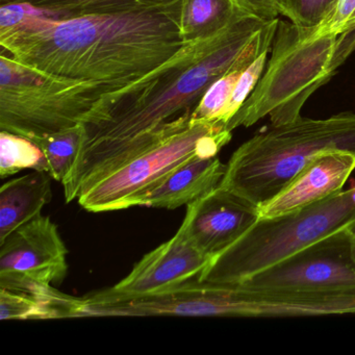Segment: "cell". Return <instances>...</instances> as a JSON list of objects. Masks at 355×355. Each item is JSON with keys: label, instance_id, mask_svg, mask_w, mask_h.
<instances>
[{"label": "cell", "instance_id": "cell-1", "mask_svg": "<svg viewBox=\"0 0 355 355\" xmlns=\"http://www.w3.org/2000/svg\"><path fill=\"white\" fill-rule=\"evenodd\" d=\"M279 19L251 16L214 38L188 43L159 76L83 126L78 159L64 180L66 202L159 141L190 126L191 116L218 78L269 51Z\"/></svg>", "mask_w": 355, "mask_h": 355}, {"label": "cell", "instance_id": "cell-2", "mask_svg": "<svg viewBox=\"0 0 355 355\" xmlns=\"http://www.w3.org/2000/svg\"><path fill=\"white\" fill-rule=\"evenodd\" d=\"M180 0L126 11L38 20L0 36L1 53L53 78L128 88L178 55Z\"/></svg>", "mask_w": 355, "mask_h": 355}, {"label": "cell", "instance_id": "cell-3", "mask_svg": "<svg viewBox=\"0 0 355 355\" xmlns=\"http://www.w3.org/2000/svg\"><path fill=\"white\" fill-rule=\"evenodd\" d=\"M271 60L254 90L228 122L230 132L270 116L273 126L301 117L307 99L328 82L355 51V28L311 38L292 22L278 21Z\"/></svg>", "mask_w": 355, "mask_h": 355}, {"label": "cell", "instance_id": "cell-4", "mask_svg": "<svg viewBox=\"0 0 355 355\" xmlns=\"http://www.w3.org/2000/svg\"><path fill=\"white\" fill-rule=\"evenodd\" d=\"M328 150L355 155V114L272 125L232 153L219 186L259 207Z\"/></svg>", "mask_w": 355, "mask_h": 355}, {"label": "cell", "instance_id": "cell-5", "mask_svg": "<svg viewBox=\"0 0 355 355\" xmlns=\"http://www.w3.org/2000/svg\"><path fill=\"white\" fill-rule=\"evenodd\" d=\"M355 225V184L338 194L274 218H259L234 244L211 257L199 282L238 284L329 234Z\"/></svg>", "mask_w": 355, "mask_h": 355}, {"label": "cell", "instance_id": "cell-6", "mask_svg": "<svg viewBox=\"0 0 355 355\" xmlns=\"http://www.w3.org/2000/svg\"><path fill=\"white\" fill-rule=\"evenodd\" d=\"M117 89L40 73L0 55V130L36 139L90 121Z\"/></svg>", "mask_w": 355, "mask_h": 355}, {"label": "cell", "instance_id": "cell-7", "mask_svg": "<svg viewBox=\"0 0 355 355\" xmlns=\"http://www.w3.org/2000/svg\"><path fill=\"white\" fill-rule=\"evenodd\" d=\"M232 140L219 122L191 121L190 126L159 141L80 193V207L91 213L138 207L139 201L182 164L217 157Z\"/></svg>", "mask_w": 355, "mask_h": 355}, {"label": "cell", "instance_id": "cell-8", "mask_svg": "<svg viewBox=\"0 0 355 355\" xmlns=\"http://www.w3.org/2000/svg\"><path fill=\"white\" fill-rule=\"evenodd\" d=\"M67 254L58 226L41 214L0 243V288L60 300L65 294L51 284L65 279Z\"/></svg>", "mask_w": 355, "mask_h": 355}, {"label": "cell", "instance_id": "cell-9", "mask_svg": "<svg viewBox=\"0 0 355 355\" xmlns=\"http://www.w3.org/2000/svg\"><path fill=\"white\" fill-rule=\"evenodd\" d=\"M238 284L253 288H355V236L352 226L329 234Z\"/></svg>", "mask_w": 355, "mask_h": 355}, {"label": "cell", "instance_id": "cell-10", "mask_svg": "<svg viewBox=\"0 0 355 355\" xmlns=\"http://www.w3.org/2000/svg\"><path fill=\"white\" fill-rule=\"evenodd\" d=\"M211 257L199 252L180 232L145 254L115 286L83 297L91 303L128 300L157 294L198 277Z\"/></svg>", "mask_w": 355, "mask_h": 355}, {"label": "cell", "instance_id": "cell-11", "mask_svg": "<svg viewBox=\"0 0 355 355\" xmlns=\"http://www.w3.org/2000/svg\"><path fill=\"white\" fill-rule=\"evenodd\" d=\"M253 203L218 186L187 205V214L178 232L209 257L234 244L259 219Z\"/></svg>", "mask_w": 355, "mask_h": 355}, {"label": "cell", "instance_id": "cell-12", "mask_svg": "<svg viewBox=\"0 0 355 355\" xmlns=\"http://www.w3.org/2000/svg\"><path fill=\"white\" fill-rule=\"evenodd\" d=\"M355 169V155L328 150L315 157L277 194L257 207L259 217L274 218L294 213L344 190Z\"/></svg>", "mask_w": 355, "mask_h": 355}, {"label": "cell", "instance_id": "cell-13", "mask_svg": "<svg viewBox=\"0 0 355 355\" xmlns=\"http://www.w3.org/2000/svg\"><path fill=\"white\" fill-rule=\"evenodd\" d=\"M226 165L219 157H196L174 170L139 201L138 207L175 209L217 188Z\"/></svg>", "mask_w": 355, "mask_h": 355}, {"label": "cell", "instance_id": "cell-14", "mask_svg": "<svg viewBox=\"0 0 355 355\" xmlns=\"http://www.w3.org/2000/svg\"><path fill=\"white\" fill-rule=\"evenodd\" d=\"M51 174L36 171L14 178L0 188V243L20 226L41 215L53 197Z\"/></svg>", "mask_w": 355, "mask_h": 355}, {"label": "cell", "instance_id": "cell-15", "mask_svg": "<svg viewBox=\"0 0 355 355\" xmlns=\"http://www.w3.org/2000/svg\"><path fill=\"white\" fill-rule=\"evenodd\" d=\"M251 16L257 15L241 0H180V36L184 43L207 40Z\"/></svg>", "mask_w": 355, "mask_h": 355}, {"label": "cell", "instance_id": "cell-16", "mask_svg": "<svg viewBox=\"0 0 355 355\" xmlns=\"http://www.w3.org/2000/svg\"><path fill=\"white\" fill-rule=\"evenodd\" d=\"M78 301L80 298L68 295L60 300H49L0 288V319L24 321L76 318Z\"/></svg>", "mask_w": 355, "mask_h": 355}, {"label": "cell", "instance_id": "cell-17", "mask_svg": "<svg viewBox=\"0 0 355 355\" xmlns=\"http://www.w3.org/2000/svg\"><path fill=\"white\" fill-rule=\"evenodd\" d=\"M44 153L47 173L63 184L78 159L83 143V125L32 139Z\"/></svg>", "mask_w": 355, "mask_h": 355}, {"label": "cell", "instance_id": "cell-18", "mask_svg": "<svg viewBox=\"0 0 355 355\" xmlns=\"http://www.w3.org/2000/svg\"><path fill=\"white\" fill-rule=\"evenodd\" d=\"M24 169L47 172V162L42 149L13 132H0V176L9 178Z\"/></svg>", "mask_w": 355, "mask_h": 355}, {"label": "cell", "instance_id": "cell-19", "mask_svg": "<svg viewBox=\"0 0 355 355\" xmlns=\"http://www.w3.org/2000/svg\"><path fill=\"white\" fill-rule=\"evenodd\" d=\"M28 3L69 16L126 11L147 5L143 0H0V5Z\"/></svg>", "mask_w": 355, "mask_h": 355}, {"label": "cell", "instance_id": "cell-20", "mask_svg": "<svg viewBox=\"0 0 355 355\" xmlns=\"http://www.w3.org/2000/svg\"><path fill=\"white\" fill-rule=\"evenodd\" d=\"M247 67L248 66L236 68L215 80L205 91L202 98L195 107L191 116V121L219 122L224 124V115L232 91L241 74Z\"/></svg>", "mask_w": 355, "mask_h": 355}, {"label": "cell", "instance_id": "cell-21", "mask_svg": "<svg viewBox=\"0 0 355 355\" xmlns=\"http://www.w3.org/2000/svg\"><path fill=\"white\" fill-rule=\"evenodd\" d=\"M338 0H280V15L299 30L315 28L334 11Z\"/></svg>", "mask_w": 355, "mask_h": 355}, {"label": "cell", "instance_id": "cell-22", "mask_svg": "<svg viewBox=\"0 0 355 355\" xmlns=\"http://www.w3.org/2000/svg\"><path fill=\"white\" fill-rule=\"evenodd\" d=\"M73 17L59 12L35 7L28 3H7L0 5V36L13 34L32 26L38 20L65 19Z\"/></svg>", "mask_w": 355, "mask_h": 355}, {"label": "cell", "instance_id": "cell-23", "mask_svg": "<svg viewBox=\"0 0 355 355\" xmlns=\"http://www.w3.org/2000/svg\"><path fill=\"white\" fill-rule=\"evenodd\" d=\"M269 51L261 53L254 62L250 64L246 69L243 71L236 82V87L232 91V97L228 103L223 122L227 125L228 122L232 119L234 115L238 113L239 110L244 105L245 101L250 96L252 91L257 87V83L261 80V74L266 68L267 55Z\"/></svg>", "mask_w": 355, "mask_h": 355}, {"label": "cell", "instance_id": "cell-24", "mask_svg": "<svg viewBox=\"0 0 355 355\" xmlns=\"http://www.w3.org/2000/svg\"><path fill=\"white\" fill-rule=\"evenodd\" d=\"M241 1L263 19H275L278 15H280V0H241Z\"/></svg>", "mask_w": 355, "mask_h": 355}, {"label": "cell", "instance_id": "cell-25", "mask_svg": "<svg viewBox=\"0 0 355 355\" xmlns=\"http://www.w3.org/2000/svg\"><path fill=\"white\" fill-rule=\"evenodd\" d=\"M147 5H166V3H173L174 0H143Z\"/></svg>", "mask_w": 355, "mask_h": 355}, {"label": "cell", "instance_id": "cell-26", "mask_svg": "<svg viewBox=\"0 0 355 355\" xmlns=\"http://www.w3.org/2000/svg\"><path fill=\"white\" fill-rule=\"evenodd\" d=\"M352 28H355V14L352 18H351L350 22H349L348 26H347V31L352 30Z\"/></svg>", "mask_w": 355, "mask_h": 355}, {"label": "cell", "instance_id": "cell-27", "mask_svg": "<svg viewBox=\"0 0 355 355\" xmlns=\"http://www.w3.org/2000/svg\"><path fill=\"white\" fill-rule=\"evenodd\" d=\"M352 232H353V234H354V236H355V225L352 226Z\"/></svg>", "mask_w": 355, "mask_h": 355}]
</instances>
